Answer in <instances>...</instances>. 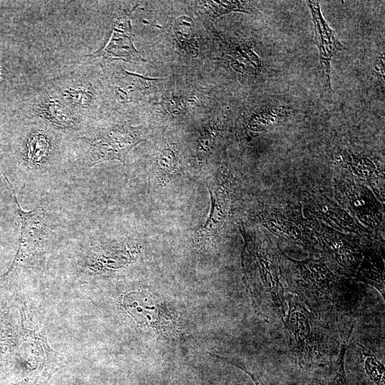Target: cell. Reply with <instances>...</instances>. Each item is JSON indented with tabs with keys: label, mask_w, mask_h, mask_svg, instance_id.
Here are the masks:
<instances>
[{
	"label": "cell",
	"mask_w": 385,
	"mask_h": 385,
	"mask_svg": "<svg viewBox=\"0 0 385 385\" xmlns=\"http://www.w3.org/2000/svg\"><path fill=\"white\" fill-rule=\"evenodd\" d=\"M287 299V311L283 324L292 361L304 369L332 364L341 342L336 332L332 331L334 329L317 318L295 294H289Z\"/></svg>",
	"instance_id": "cell-1"
},
{
	"label": "cell",
	"mask_w": 385,
	"mask_h": 385,
	"mask_svg": "<svg viewBox=\"0 0 385 385\" xmlns=\"http://www.w3.org/2000/svg\"><path fill=\"white\" fill-rule=\"evenodd\" d=\"M291 290L317 318L334 330L337 328L340 334L359 299L348 285L321 265L312 264L302 267L300 277L291 285Z\"/></svg>",
	"instance_id": "cell-2"
},
{
	"label": "cell",
	"mask_w": 385,
	"mask_h": 385,
	"mask_svg": "<svg viewBox=\"0 0 385 385\" xmlns=\"http://www.w3.org/2000/svg\"><path fill=\"white\" fill-rule=\"evenodd\" d=\"M3 175L12 190L14 200L17 207L16 210L21 222L18 251L13 263L5 274L7 275L16 266L24 262L38 249L46 232V211L43 207H36L31 211L23 210L11 184L6 175Z\"/></svg>",
	"instance_id": "cell-3"
},
{
	"label": "cell",
	"mask_w": 385,
	"mask_h": 385,
	"mask_svg": "<svg viewBox=\"0 0 385 385\" xmlns=\"http://www.w3.org/2000/svg\"><path fill=\"white\" fill-rule=\"evenodd\" d=\"M140 141L142 139L133 129L115 128L108 130L97 138L88 141L90 165L112 160L124 163L128 152Z\"/></svg>",
	"instance_id": "cell-4"
},
{
	"label": "cell",
	"mask_w": 385,
	"mask_h": 385,
	"mask_svg": "<svg viewBox=\"0 0 385 385\" xmlns=\"http://www.w3.org/2000/svg\"><path fill=\"white\" fill-rule=\"evenodd\" d=\"M307 3L310 9L314 24L315 39L319 48L325 86L329 92H332L331 61L336 53L344 49V46L324 19L319 3L316 1H307Z\"/></svg>",
	"instance_id": "cell-5"
},
{
	"label": "cell",
	"mask_w": 385,
	"mask_h": 385,
	"mask_svg": "<svg viewBox=\"0 0 385 385\" xmlns=\"http://www.w3.org/2000/svg\"><path fill=\"white\" fill-rule=\"evenodd\" d=\"M118 26L113 29L104 46L89 56L122 59L130 62L144 61L126 33L128 24H119Z\"/></svg>",
	"instance_id": "cell-6"
},
{
	"label": "cell",
	"mask_w": 385,
	"mask_h": 385,
	"mask_svg": "<svg viewBox=\"0 0 385 385\" xmlns=\"http://www.w3.org/2000/svg\"><path fill=\"white\" fill-rule=\"evenodd\" d=\"M157 79L145 78L122 69L116 77L115 93L121 103L135 101L140 99L153 87Z\"/></svg>",
	"instance_id": "cell-7"
},
{
	"label": "cell",
	"mask_w": 385,
	"mask_h": 385,
	"mask_svg": "<svg viewBox=\"0 0 385 385\" xmlns=\"http://www.w3.org/2000/svg\"><path fill=\"white\" fill-rule=\"evenodd\" d=\"M211 198V209L205 224L196 232V240L202 245H211L218 233L225 216V202L222 191L207 184Z\"/></svg>",
	"instance_id": "cell-8"
},
{
	"label": "cell",
	"mask_w": 385,
	"mask_h": 385,
	"mask_svg": "<svg viewBox=\"0 0 385 385\" xmlns=\"http://www.w3.org/2000/svg\"><path fill=\"white\" fill-rule=\"evenodd\" d=\"M40 114L47 120L60 128L72 127L76 119L64 104L56 99H48L39 108Z\"/></svg>",
	"instance_id": "cell-9"
},
{
	"label": "cell",
	"mask_w": 385,
	"mask_h": 385,
	"mask_svg": "<svg viewBox=\"0 0 385 385\" xmlns=\"http://www.w3.org/2000/svg\"><path fill=\"white\" fill-rule=\"evenodd\" d=\"M361 363L366 377L374 385H385L384 364L369 350L362 347Z\"/></svg>",
	"instance_id": "cell-10"
},
{
	"label": "cell",
	"mask_w": 385,
	"mask_h": 385,
	"mask_svg": "<svg viewBox=\"0 0 385 385\" xmlns=\"http://www.w3.org/2000/svg\"><path fill=\"white\" fill-rule=\"evenodd\" d=\"M174 32L180 43L188 47L192 53L197 52V46L194 43L195 24L190 18L188 16L179 17L175 22Z\"/></svg>",
	"instance_id": "cell-11"
},
{
	"label": "cell",
	"mask_w": 385,
	"mask_h": 385,
	"mask_svg": "<svg viewBox=\"0 0 385 385\" xmlns=\"http://www.w3.org/2000/svg\"><path fill=\"white\" fill-rule=\"evenodd\" d=\"M203 3L207 6L212 19H216L232 11L250 13L251 10L248 2L243 1H203Z\"/></svg>",
	"instance_id": "cell-12"
},
{
	"label": "cell",
	"mask_w": 385,
	"mask_h": 385,
	"mask_svg": "<svg viewBox=\"0 0 385 385\" xmlns=\"http://www.w3.org/2000/svg\"><path fill=\"white\" fill-rule=\"evenodd\" d=\"M352 332H350L348 335L342 340L341 339L340 347L338 355L334 361L332 362L334 364L332 376L329 382L328 385H348L346 371H345V354L351 337Z\"/></svg>",
	"instance_id": "cell-13"
},
{
	"label": "cell",
	"mask_w": 385,
	"mask_h": 385,
	"mask_svg": "<svg viewBox=\"0 0 385 385\" xmlns=\"http://www.w3.org/2000/svg\"><path fill=\"white\" fill-rule=\"evenodd\" d=\"M156 165L163 176L172 175L178 165V157L174 150L170 147L161 149L156 159Z\"/></svg>",
	"instance_id": "cell-14"
},
{
	"label": "cell",
	"mask_w": 385,
	"mask_h": 385,
	"mask_svg": "<svg viewBox=\"0 0 385 385\" xmlns=\"http://www.w3.org/2000/svg\"><path fill=\"white\" fill-rule=\"evenodd\" d=\"M71 104L80 108H87L93 101V94L84 87H69L63 94Z\"/></svg>",
	"instance_id": "cell-15"
},
{
	"label": "cell",
	"mask_w": 385,
	"mask_h": 385,
	"mask_svg": "<svg viewBox=\"0 0 385 385\" xmlns=\"http://www.w3.org/2000/svg\"><path fill=\"white\" fill-rule=\"evenodd\" d=\"M48 146V143L43 135L38 134L33 136L28 144L29 159L34 163L42 160L47 155Z\"/></svg>",
	"instance_id": "cell-16"
},
{
	"label": "cell",
	"mask_w": 385,
	"mask_h": 385,
	"mask_svg": "<svg viewBox=\"0 0 385 385\" xmlns=\"http://www.w3.org/2000/svg\"><path fill=\"white\" fill-rule=\"evenodd\" d=\"M212 136L207 130H203L198 139L197 153L202 156L207 154L211 149Z\"/></svg>",
	"instance_id": "cell-17"
},
{
	"label": "cell",
	"mask_w": 385,
	"mask_h": 385,
	"mask_svg": "<svg viewBox=\"0 0 385 385\" xmlns=\"http://www.w3.org/2000/svg\"><path fill=\"white\" fill-rule=\"evenodd\" d=\"M183 102L178 99H168L163 104L170 113H177L182 110Z\"/></svg>",
	"instance_id": "cell-18"
},
{
	"label": "cell",
	"mask_w": 385,
	"mask_h": 385,
	"mask_svg": "<svg viewBox=\"0 0 385 385\" xmlns=\"http://www.w3.org/2000/svg\"><path fill=\"white\" fill-rule=\"evenodd\" d=\"M246 373L248 374L250 376V377L253 379V381H255V385H265L263 382L260 381L257 376L253 375L250 371H247Z\"/></svg>",
	"instance_id": "cell-19"
}]
</instances>
